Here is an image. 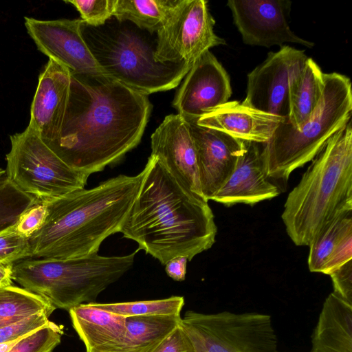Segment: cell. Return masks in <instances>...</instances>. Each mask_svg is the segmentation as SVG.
Returning a JSON list of instances; mask_svg holds the SVG:
<instances>
[{
	"label": "cell",
	"mask_w": 352,
	"mask_h": 352,
	"mask_svg": "<svg viewBox=\"0 0 352 352\" xmlns=\"http://www.w3.org/2000/svg\"><path fill=\"white\" fill-rule=\"evenodd\" d=\"M151 109L148 96L105 75H71L59 134L47 145L71 168L89 176L140 143Z\"/></svg>",
	"instance_id": "obj_1"
},
{
	"label": "cell",
	"mask_w": 352,
	"mask_h": 352,
	"mask_svg": "<svg viewBox=\"0 0 352 352\" xmlns=\"http://www.w3.org/2000/svg\"><path fill=\"white\" fill-rule=\"evenodd\" d=\"M139 192L120 232L162 265L191 261L215 242L217 228L208 201L187 191L150 155Z\"/></svg>",
	"instance_id": "obj_2"
},
{
	"label": "cell",
	"mask_w": 352,
	"mask_h": 352,
	"mask_svg": "<svg viewBox=\"0 0 352 352\" xmlns=\"http://www.w3.org/2000/svg\"><path fill=\"white\" fill-rule=\"evenodd\" d=\"M144 174L143 169L135 176L120 175L47 201L45 223L29 239V258L69 259L97 254L106 238L120 231Z\"/></svg>",
	"instance_id": "obj_3"
},
{
	"label": "cell",
	"mask_w": 352,
	"mask_h": 352,
	"mask_svg": "<svg viewBox=\"0 0 352 352\" xmlns=\"http://www.w3.org/2000/svg\"><path fill=\"white\" fill-rule=\"evenodd\" d=\"M352 211L351 120L333 135L288 194L281 219L297 246H309L337 215Z\"/></svg>",
	"instance_id": "obj_4"
},
{
	"label": "cell",
	"mask_w": 352,
	"mask_h": 352,
	"mask_svg": "<svg viewBox=\"0 0 352 352\" xmlns=\"http://www.w3.org/2000/svg\"><path fill=\"white\" fill-rule=\"evenodd\" d=\"M138 251L125 256L25 258L14 263L12 278L56 308L69 311L96 302L103 290L132 267Z\"/></svg>",
	"instance_id": "obj_5"
},
{
	"label": "cell",
	"mask_w": 352,
	"mask_h": 352,
	"mask_svg": "<svg viewBox=\"0 0 352 352\" xmlns=\"http://www.w3.org/2000/svg\"><path fill=\"white\" fill-rule=\"evenodd\" d=\"M351 80L336 72L324 74L322 94L311 116L298 129L284 120L263 143L267 177L286 182L294 170L311 161L328 140L351 120Z\"/></svg>",
	"instance_id": "obj_6"
},
{
	"label": "cell",
	"mask_w": 352,
	"mask_h": 352,
	"mask_svg": "<svg viewBox=\"0 0 352 352\" xmlns=\"http://www.w3.org/2000/svg\"><path fill=\"white\" fill-rule=\"evenodd\" d=\"M82 34L105 76L146 96L175 88L192 66L157 62L155 48L125 21L98 27L83 22Z\"/></svg>",
	"instance_id": "obj_7"
},
{
	"label": "cell",
	"mask_w": 352,
	"mask_h": 352,
	"mask_svg": "<svg viewBox=\"0 0 352 352\" xmlns=\"http://www.w3.org/2000/svg\"><path fill=\"white\" fill-rule=\"evenodd\" d=\"M10 142L6 177L36 200L47 202L86 185L89 176L64 162L29 126Z\"/></svg>",
	"instance_id": "obj_8"
},
{
	"label": "cell",
	"mask_w": 352,
	"mask_h": 352,
	"mask_svg": "<svg viewBox=\"0 0 352 352\" xmlns=\"http://www.w3.org/2000/svg\"><path fill=\"white\" fill-rule=\"evenodd\" d=\"M181 324L195 352H278L276 334L267 314L188 311Z\"/></svg>",
	"instance_id": "obj_9"
},
{
	"label": "cell",
	"mask_w": 352,
	"mask_h": 352,
	"mask_svg": "<svg viewBox=\"0 0 352 352\" xmlns=\"http://www.w3.org/2000/svg\"><path fill=\"white\" fill-rule=\"evenodd\" d=\"M215 21L205 0H179L157 31L155 58L160 63H194L226 41L214 32Z\"/></svg>",
	"instance_id": "obj_10"
},
{
	"label": "cell",
	"mask_w": 352,
	"mask_h": 352,
	"mask_svg": "<svg viewBox=\"0 0 352 352\" xmlns=\"http://www.w3.org/2000/svg\"><path fill=\"white\" fill-rule=\"evenodd\" d=\"M307 58L304 51L289 45L268 53L248 74L246 96L241 104L287 120L290 92Z\"/></svg>",
	"instance_id": "obj_11"
},
{
	"label": "cell",
	"mask_w": 352,
	"mask_h": 352,
	"mask_svg": "<svg viewBox=\"0 0 352 352\" xmlns=\"http://www.w3.org/2000/svg\"><path fill=\"white\" fill-rule=\"evenodd\" d=\"M82 19L42 21L25 17L28 34L37 49L66 67L72 76L104 75L82 34Z\"/></svg>",
	"instance_id": "obj_12"
},
{
	"label": "cell",
	"mask_w": 352,
	"mask_h": 352,
	"mask_svg": "<svg viewBox=\"0 0 352 352\" xmlns=\"http://www.w3.org/2000/svg\"><path fill=\"white\" fill-rule=\"evenodd\" d=\"M292 2L289 0H229L234 23L244 43L270 47L294 43L312 47L292 31L288 22Z\"/></svg>",
	"instance_id": "obj_13"
},
{
	"label": "cell",
	"mask_w": 352,
	"mask_h": 352,
	"mask_svg": "<svg viewBox=\"0 0 352 352\" xmlns=\"http://www.w3.org/2000/svg\"><path fill=\"white\" fill-rule=\"evenodd\" d=\"M231 95L227 72L208 50L194 63L184 77L173 106L186 121H197L228 102Z\"/></svg>",
	"instance_id": "obj_14"
},
{
	"label": "cell",
	"mask_w": 352,
	"mask_h": 352,
	"mask_svg": "<svg viewBox=\"0 0 352 352\" xmlns=\"http://www.w3.org/2000/svg\"><path fill=\"white\" fill-rule=\"evenodd\" d=\"M151 140V155L157 158L187 191L204 199L196 148L188 122L178 113L168 115L152 134Z\"/></svg>",
	"instance_id": "obj_15"
},
{
	"label": "cell",
	"mask_w": 352,
	"mask_h": 352,
	"mask_svg": "<svg viewBox=\"0 0 352 352\" xmlns=\"http://www.w3.org/2000/svg\"><path fill=\"white\" fill-rule=\"evenodd\" d=\"M195 146L202 195L211 200L234 168L243 140L187 121Z\"/></svg>",
	"instance_id": "obj_16"
},
{
	"label": "cell",
	"mask_w": 352,
	"mask_h": 352,
	"mask_svg": "<svg viewBox=\"0 0 352 352\" xmlns=\"http://www.w3.org/2000/svg\"><path fill=\"white\" fill-rule=\"evenodd\" d=\"M263 143L243 141L231 175L211 200L227 207L250 206L276 197L278 188L270 182L264 166Z\"/></svg>",
	"instance_id": "obj_17"
},
{
	"label": "cell",
	"mask_w": 352,
	"mask_h": 352,
	"mask_svg": "<svg viewBox=\"0 0 352 352\" xmlns=\"http://www.w3.org/2000/svg\"><path fill=\"white\" fill-rule=\"evenodd\" d=\"M70 84L69 71L49 58L38 78L28 125L46 144L54 141L59 134L68 102Z\"/></svg>",
	"instance_id": "obj_18"
},
{
	"label": "cell",
	"mask_w": 352,
	"mask_h": 352,
	"mask_svg": "<svg viewBox=\"0 0 352 352\" xmlns=\"http://www.w3.org/2000/svg\"><path fill=\"white\" fill-rule=\"evenodd\" d=\"M285 119L243 105L227 102L203 116L195 122L243 141L267 142L280 123Z\"/></svg>",
	"instance_id": "obj_19"
},
{
	"label": "cell",
	"mask_w": 352,
	"mask_h": 352,
	"mask_svg": "<svg viewBox=\"0 0 352 352\" xmlns=\"http://www.w3.org/2000/svg\"><path fill=\"white\" fill-rule=\"evenodd\" d=\"M69 312L87 352H113L120 344L126 331L125 317L91 304L80 305Z\"/></svg>",
	"instance_id": "obj_20"
},
{
	"label": "cell",
	"mask_w": 352,
	"mask_h": 352,
	"mask_svg": "<svg viewBox=\"0 0 352 352\" xmlns=\"http://www.w3.org/2000/svg\"><path fill=\"white\" fill-rule=\"evenodd\" d=\"M310 352H352V305L333 292L323 303Z\"/></svg>",
	"instance_id": "obj_21"
},
{
	"label": "cell",
	"mask_w": 352,
	"mask_h": 352,
	"mask_svg": "<svg viewBox=\"0 0 352 352\" xmlns=\"http://www.w3.org/2000/svg\"><path fill=\"white\" fill-rule=\"evenodd\" d=\"M324 87V73L311 58H307L290 92L289 113L286 120L294 129H298L311 116L320 100Z\"/></svg>",
	"instance_id": "obj_22"
},
{
	"label": "cell",
	"mask_w": 352,
	"mask_h": 352,
	"mask_svg": "<svg viewBox=\"0 0 352 352\" xmlns=\"http://www.w3.org/2000/svg\"><path fill=\"white\" fill-rule=\"evenodd\" d=\"M181 319L180 315L125 317L124 336L113 352H144L173 330Z\"/></svg>",
	"instance_id": "obj_23"
},
{
	"label": "cell",
	"mask_w": 352,
	"mask_h": 352,
	"mask_svg": "<svg viewBox=\"0 0 352 352\" xmlns=\"http://www.w3.org/2000/svg\"><path fill=\"white\" fill-rule=\"evenodd\" d=\"M179 0H116L113 16L119 21H130L150 33L164 23Z\"/></svg>",
	"instance_id": "obj_24"
},
{
	"label": "cell",
	"mask_w": 352,
	"mask_h": 352,
	"mask_svg": "<svg viewBox=\"0 0 352 352\" xmlns=\"http://www.w3.org/2000/svg\"><path fill=\"white\" fill-rule=\"evenodd\" d=\"M351 232L352 211L342 212L328 222L309 245V270L312 272L322 273L337 245Z\"/></svg>",
	"instance_id": "obj_25"
},
{
	"label": "cell",
	"mask_w": 352,
	"mask_h": 352,
	"mask_svg": "<svg viewBox=\"0 0 352 352\" xmlns=\"http://www.w3.org/2000/svg\"><path fill=\"white\" fill-rule=\"evenodd\" d=\"M55 309L45 298L24 288H0V328L35 314H52Z\"/></svg>",
	"instance_id": "obj_26"
},
{
	"label": "cell",
	"mask_w": 352,
	"mask_h": 352,
	"mask_svg": "<svg viewBox=\"0 0 352 352\" xmlns=\"http://www.w3.org/2000/svg\"><path fill=\"white\" fill-rule=\"evenodd\" d=\"M92 306L124 317L150 315H180L184 305L182 296L153 300L115 303H90Z\"/></svg>",
	"instance_id": "obj_27"
},
{
	"label": "cell",
	"mask_w": 352,
	"mask_h": 352,
	"mask_svg": "<svg viewBox=\"0 0 352 352\" xmlns=\"http://www.w3.org/2000/svg\"><path fill=\"white\" fill-rule=\"evenodd\" d=\"M36 201L5 177L0 182V233L12 228L20 215Z\"/></svg>",
	"instance_id": "obj_28"
},
{
	"label": "cell",
	"mask_w": 352,
	"mask_h": 352,
	"mask_svg": "<svg viewBox=\"0 0 352 352\" xmlns=\"http://www.w3.org/2000/svg\"><path fill=\"white\" fill-rule=\"evenodd\" d=\"M63 327L50 321L20 338L8 352H52L60 342Z\"/></svg>",
	"instance_id": "obj_29"
},
{
	"label": "cell",
	"mask_w": 352,
	"mask_h": 352,
	"mask_svg": "<svg viewBox=\"0 0 352 352\" xmlns=\"http://www.w3.org/2000/svg\"><path fill=\"white\" fill-rule=\"evenodd\" d=\"M83 22L92 27L103 25L113 16L116 0H70Z\"/></svg>",
	"instance_id": "obj_30"
},
{
	"label": "cell",
	"mask_w": 352,
	"mask_h": 352,
	"mask_svg": "<svg viewBox=\"0 0 352 352\" xmlns=\"http://www.w3.org/2000/svg\"><path fill=\"white\" fill-rule=\"evenodd\" d=\"M47 214V202L36 200L20 215L13 229L21 236L29 239L41 228Z\"/></svg>",
	"instance_id": "obj_31"
},
{
	"label": "cell",
	"mask_w": 352,
	"mask_h": 352,
	"mask_svg": "<svg viewBox=\"0 0 352 352\" xmlns=\"http://www.w3.org/2000/svg\"><path fill=\"white\" fill-rule=\"evenodd\" d=\"M51 313L31 315L14 323L0 328V343L16 341L41 328L49 322Z\"/></svg>",
	"instance_id": "obj_32"
},
{
	"label": "cell",
	"mask_w": 352,
	"mask_h": 352,
	"mask_svg": "<svg viewBox=\"0 0 352 352\" xmlns=\"http://www.w3.org/2000/svg\"><path fill=\"white\" fill-rule=\"evenodd\" d=\"M29 239L17 234L13 227L0 233V262L28 258Z\"/></svg>",
	"instance_id": "obj_33"
},
{
	"label": "cell",
	"mask_w": 352,
	"mask_h": 352,
	"mask_svg": "<svg viewBox=\"0 0 352 352\" xmlns=\"http://www.w3.org/2000/svg\"><path fill=\"white\" fill-rule=\"evenodd\" d=\"M144 352H195L193 344L180 323L168 334Z\"/></svg>",
	"instance_id": "obj_34"
},
{
	"label": "cell",
	"mask_w": 352,
	"mask_h": 352,
	"mask_svg": "<svg viewBox=\"0 0 352 352\" xmlns=\"http://www.w3.org/2000/svg\"><path fill=\"white\" fill-rule=\"evenodd\" d=\"M336 296L352 305V260L344 263L329 274Z\"/></svg>",
	"instance_id": "obj_35"
},
{
	"label": "cell",
	"mask_w": 352,
	"mask_h": 352,
	"mask_svg": "<svg viewBox=\"0 0 352 352\" xmlns=\"http://www.w3.org/2000/svg\"><path fill=\"white\" fill-rule=\"evenodd\" d=\"M352 260V232L346 235L337 245L322 272L329 275L344 263Z\"/></svg>",
	"instance_id": "obj_36"
},
{
	"label": "cell",
	"mask_w": 352,
	"mask_h": 352,
	"mask_svg": "<svg viewBox=\"0 0 352 352\" xmlns=\"http://www.w3.org/2000/svg\"><path fill=\"white\" fill-rule=\"evenodd\" d=\"M188 259L184 256H177L170 260L165 265L167 275L177 281L185 279Z\"/></svg>",
	"instance_id": "obj_37"
},
{
	"label": "cell",
	"mask_w": 352,
	"mask_h": 352,
	"mask_svg": "<svg viewBox=\"0 0 352 352\" xmlns=\"http://www.w3.org/2000/svg\"><path fill=\"white\" fill-rule=\"evenodd\" d=\"M13 262H0V288L11 286L12 283Z\"/></svg>",
	"instance_id": "obj_38"
},
{
	"label": "cell",
	"mask_w": 352,
	"mask_h": 352,
	"mask_svg": "<svg viewBox=\"0 0 352 352\" xmlns=\"http://www.w3.org/2000/svg\"><path fill=\"white\" fill-rule=\"evenodd\" d=\"M19 340L13 342L0 343V352H8Z\"/></svg>",
	"instance_id": "obj_39"
},
{
	"label": "cell",
	"mask_w": 352,
	"mask_h": 352,
	"mask_svg": "<svg viewBox=\"0 0 352 352\" xmlns=\"http://www.w3.org/2000/svg\"><path fill=\"white\" fill-rule=\"evenodd\" d=\"M6 172L5 170L0 168V182L5 177Z\"/></svg>",
	"instance_id": "obj_40"
},
{
	"label": "cell",
	"mask_w": 352,
	"mask_h": 352,
	"mask_svg": "<svg viewBox=\"0 0 352 352\" xmlns=\"http://www.w3.org/2000/svg\"></svg>",
	"instance_id": "obj_41"
}]
</instances>
